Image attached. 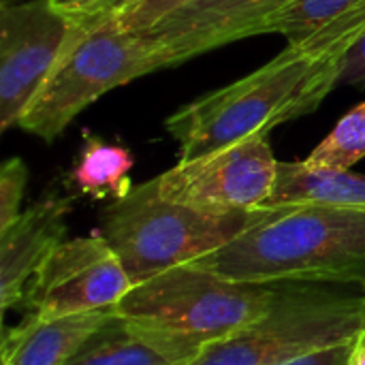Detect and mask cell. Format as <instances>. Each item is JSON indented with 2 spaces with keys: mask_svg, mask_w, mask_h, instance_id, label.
Returning a JSON list of instances; mask_svg holds the SVG:
<instances>
[{
  "mask_svg": "<svg viewBox=\"0 0 365 365\" xmlns=\"http://www.w3.org/2000/svg\"><path fill=\"white\" fill-rule=\"evenodd\" d=\"M190 265L233 282L365 289V214L312 203L261 207L252 227Z\"/></svg>",
  "mask_w": 365,
  "mask_h": 365,
  "instance_id": "6da1fadb",
  "label": "cell"
},
{
  "mask_svg": "<svg viewBox=\"0 0 365 365\" xmlns=\"http://www.w3.org/2000/svg\"><path fill=\"white\" fill-rule=\"evenodd\" d=\"M344 60L287 45L255 73L214 90L171 113L167 133L180 160L233 145L252 135L312 113L340 83Z\"/></svg>",
  "mask_w": 365,
  "mask_h": 365,
  "instance_id": "7a4b0ae2",
  "label": "cell"
},
{
  "mask_svg": "<svg viewBox=\"0 0 365 365\" xmlns=\"http://www.w3.org/2000/svg\"><path fill=\"white\" fill-rule=\"evenodd\" d=\"M287 284L233 282L186 263L133 284L118 302V314L197 357L203 346L263 319Z\"/></svg>",
  "mask_w": 365,
  "mask_h": 365,
  "instance_id": "3957f363",
  "label": "cell"
},
{
  "mask_svg": "<svg viewBox=\"0 0 365 365\" xmlns=\"http://www.w3.org/2000/svg\"><path fill=\"white\" fill-rule=\"evenodd\" d=\"M364 331V287L289 282L263 319L203 346L186 365H287Z\"/></svg>",
  "mask_w": 365,
  "mask_h": 365,
  "instance_id": "277c9868",
  "label": "cell"
},
{
  "mask_svg": "<svg viewBox=\"0 0 365 365\" xmlns=\"http://www.w3.org/2000/svg\"><path fill=\"white\" fill-rule=\"evenodd\" d=\"M259 214L261 207L212 216L171 203L160 197L154 178L105 205L96 233L118 255L130 282L139 284L227 246L252 227Z\"/></svg>",
  "mask_w": 365,
  "mask_h": 365,
  "instance_id": "5b68a950",
  "label": "cell"
},
{
  "mask_svg": "<svg viewBox=\"0 0 365 365\" xmlns=\"http://www.w3.org/2000/svg\"><path fill=\"white\" fill-rule=\"evenodd\" d=\"M156 71L152 41L115 17L79 24L17 128L53 143L66 126L109 90Z\"/></svg>",
  "mask_w": 365,
  "mask_h": 365,
  "instance_id": "8992f818",
  "label": "cell"
},
{
  "mask_svg": "<svg viewBox=\"0 0 365 365\" xmlns=\"http://www.w3.org/2000/svg\"><path fill=\"white\" fill-rule=\"evenodd\" d=\"M278 160L267 135H252L210 154L180 160L156 178L158 192L171 203L203 214L252 212L269 199Z\"/></svg>",
  "mask_w": 365,
  "mask_h": 365,
  "instance_id": "52a82bcc",
  "label": "cell"
},
{
  "mask_svg": "<svg viewBox=\"0 0 365 365\" xmlns=\"http://www.w3.org/2000/svg\"><path fill=\"white\" fill-rule=\"evenodd\" d=\"M77 26L49 0L0 6V133L17 128Z\"/></svg>",
  "mask_w": 365,
  "mask_h": 365,
  "instance_id": "ba28073f",
  "label": "cell"
},
{
  "mask_svg": "<svg viewBox=\"0 0 365 365\" xmlns=\"http://www.w3.org/2000/svg\"><path fill=\"white\" fill-rule=\"evenodd\" d=\"M130 289L122 261L94 231L64 240L47 257L32 276L24 304L32 317L56 319L115 306Z\"/></svg>",
  "mask_w": 365,
  "mask_h": 365,
  "instance_id": "9c48e42d",
  "label": "cell"
},
{
  "mask_svg": "<svg viewBox=\"0 0 365 365\" xmlns=\"http://www.w3.org/2000/svg\"><path fill=\"white\" fill-rule=\"evenodd\" d=\"M297 0H190L163 15L143 34L156 71L173 68L216 47L267 34L272 21Z\"/></svg>",
  "mask_w": 365,
  "mask_h": 365,
  "instance_id": "30bf717a",
  "label": "cell"
},
{
  "mask_svg": "<svg viewBox=\"0 0 365 365\" xmlns=\"http://www.w3.org/2000/svg\"><path fill=\"white\" fill-rule=\"evenodd\" d=\"M71 197L45 195L24 210L13 225L0 231V308L24 302L36 269L64 242Z\"/></svg>",
  "mask_w": 365,
  "mask_h": 365,
  "instance_id": "8fae6325",
  "label": "cell"
},
{
  "mask_svg": "<svg viewBox=\"0 0 365 365\" xmlns=\"http://www.w3.org/2000/svg\"><path fill=\"white\" fill-rule=\"evenodd\" d=\"M289 45L344 60L365 36V0H297L269 26Z\"/></svg>",
  "mask_w": 365,
  "mask_h": 365,
  "instance_id": "7c38bea8",
  "label": "cell"
},
{
  "mask_svg": "<svg viewBox=\"0 0 365 365\" xmlns=\"http://www.w3.org/2000/svg\"><path fill=\"white\" fill-rule=\"evenodd\" d=\"M118 314V304L92 312L38 319L28 314L2 338V365H66Z\"/></svg>",
  "mask_w": 365,
  "mask_h": 365,
  "instance_id": "4fadbf2b",
  "label": "cell"
},
{
  "mask_svg": "<svg viewBox=\"0 0 365 365\" xmlns=\"http://www.w3.org/2000/svg\"><path fill=\"white\" fill-rule=\"evenodd\" d=\"M192 359L178 342L115 314L66 365H186Z\"/></svg>",
  "mask_w": 365,
  "mask_h": 365,
  "instance_id": "5bb4252c",
  "label": "cell"
},
{
  "mask_svg": "<svg viewBox=\"0 0 365 365\" xmlns=\"http://www.w3.org/2000/svg\"><path fill=\"white\" fill-rule=\"evenodd\" d=\"M304 203L365 214V175L340 169H317L304 160H278L276 184L263 207Z\"/></svg>",
  "mask_w": 365,
  "mask_h": 365,
  "instance_id": "9a60e30c",
  "label": "cell"
},
{
  "mask_svg": "<svg viewBox=\"0 0 365 365\" xmlns=\"http://www.w3.org/2000/svg\"><path fill=\"white\" fill-rule=\"evenodd\" d=\"M133 167L135 156L126 145L109 143L98 135L83 130L79 154L68 171V184L79 195L94 201L124 199L133 190Z\"/></svg>",
  "mask_w": 365,
  "mask_h": 365,
  "instance_id": "2e32d148",
  "label": "cell"
},
{
  "mask_svg": "<svg viewBox=\"0 0 365 365\" xmlns=\"http://www.w3.org/2000/svg\"><path fill=\"white\" fill-rule=\"evenodd\" d=\"M365 158V103L353 107L304 160L317 169L351 171Z\"/></svg>",
  "mask_w": 365,
  "mask_h": 365,
  "instance_id": "e0dca14e",
  "label": "cell"
},
{
  "mask_svg": "<svg viewBox=\"0 0 365 365\" xmlns=\"http://www.w3.org/2000/svg\"><path fill=\"white\" fill-rule=\"evenodd\" d=\"M28 184V169L21 158H9L0 167V231L21 214V197Z\"/></svg>",
  "mask_w": 365,
  "mask_h": 365,
  "instance_id": "ac0fdd59",
  "label": "cell"
},
{
  "mask_svg": "<svg viewBox=\"0 0 365 365\" xmlns=\"http://www.w3.org/2000/svg\"><path fill=\"white\" fill-rule=\"evenodd\" d=\"M56 11L75 24H94L120 15L137 0H49Z\"/></svg>",
  "mask_w": 365,
  "mask_h": 365,
  "instance_id": "d6986e66",
  "label": "cell"
},
{
  "mask_svg": "<svg viewBox=\"0 0 365 365\" xmlns=\"http://www.w3.org/2000/svg\"><path fill=\"white\" fill-rule=\"evenodd\" d=\"M190 2V0H137L133 2L126 11H122L120 15H115V19L120 21L122 28L133 30V32H145L148 28H152L163 15H167L169 11L178 9L180 4Z\"/></svg>",
  "mask_w": 365,
  "mask_h": 365,
  "instance_id": "ffe728a7",
  "label": "cell"
},
{
  "mask_svg": "<svg viewBox=\"0 0 365 365\" xmlns=\"http://www.w3.org/2000/svg\"><path fill=\"white\" fill-rule=\"evenodd\" d=\"M338 86H355V88L365 90V36L344 58V66H342Z\"/></svg>",
  "mask_w": 365,
  "mask_h": 365,
  "instance_id": "44dd1931",
  "label": "cell"
},
{
  "mask_svg": "<svg viewBox=\"0 0 365 365\" xmlns=\"http://www.w3.org/2000/svg\"><path fill=\"white\" fill-rule=\"evenodd\" d=\"M353 344L355 342L340 344V346H334V349H327V351H321V353H312L308 357H302V359L291 361L287 365H351Z\"/></svg>",
  "mask_w": 365,
  "mask_h": 365,
  "instance_id": "7402d4cb",
  "label": "cell"
},
{
  "mask_svg": "<svg viewBox=\"0 0 365 365\" xmlns=\"http://www.w3.org/2000/svg\"><path fill=\"white\" fill-rule=\"evenodd\" d=\"M351 365H365V331L355 340V344H353Z\"/></svg>",
  "mask_w": 365,
  "mask_h": 365,
  "instance_id": "603a6c76",
  "label": "cell"
},
{
  "mask_svg": "<svg viewBox=\"0 0 365 365\" xmlns=\"http://www.w3.org/2000/svg\"><path fill=\"white\" fill-rule=\"evenodd\" d=\"M15 2H21V0H0V6H9V4H15Z\"/></svg>",
  "mask_w": 365,
  "mask_h": 365,
  "instance_id": "cb8c5ba5",
  "label": "cell"
}]
</instances>
